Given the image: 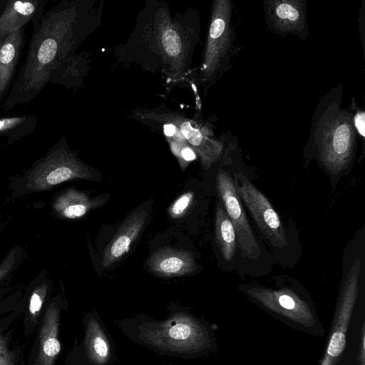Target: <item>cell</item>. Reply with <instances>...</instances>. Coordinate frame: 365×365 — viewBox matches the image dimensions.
<instances>
[{"instance_id":"obj_1","label":"cell","mask_w":365,"mask_h":365,"mask_svg":"<svg viewBox=\"0 0 365 365\" xmlns=\"http://www.w3.org/2000/svg\"><path fill=\"white\" fill-rule=\"evenodd\" d=\"M102 1L63 0L33 26L26 58L2 108L29 103L49 81L53 71L78 53L76 51L101 25Z\"/></svg>"},{"instance_id":"obj_2","label":"cell","mask_w":365,"mask_h":365,"mask_svg":"<svg viewBox=\"0 0 365 365\" xmlns=\"http://www.w3.org/2000/svg\"><path fill=\"white\" fill-rule=\"evenodd\" d=\"M200 34L196 9L172 14L166 1L149 0L138 13L126 41L115 46L114 56L118 63L160 73L168 84L186 86Z\"/></svg>"},{"instance_id":"obj_3","label":"cell","mask_w":365,"mask_h":365,"mask_svg":"<svg viewBox=\"0 0 365 365\" xmlns=\"http://www.w3.org/2000/svg\"><path fill=\"white\" fill-rule=\"evenodd\" d=\"M115 324L133 343L161 356L196 359L216 348L209 322L185 307H169L161 319L140 313L117 319Z\"/></svg>"},{"instance_id":"obj_4","label":"cell","mask_w":365,"mask_h":365,"mask_svg":"<svg viewBox=\"0 0 365 365\" xmlns=\"http://www.w3.org/2000/svg\"><path fill=\"white\" fill-rule=\"evenodd\" d=\"M343 85L333 87L319 100L314 111L305 150L333 174L348 169L354 159L358 135L353 122L356 103L342 106Z\"/></svg>"},{"instance_id":"obj_5","label":"cell","mask_w":365,"mask_h":365,"mask_svg":"<svg viewBox=\"0 0 365 365\" xmlns=\"http://www.w3.org/2000/svg\"><path fill=\"white\" fill-rule=\"evenodd\" d=\"M130 118L163 135L170 148H191L205 170L222 156L223 140L215 139L211 123L197 115L189 118L180 111L168 108L163 103L156 108H136Z\"/></svg>"},{"instance_id":"obj_6","label":"cell","mask_w":365,"mask_h":365,"mask_svg":"<svg viewBox=\"0 0 365 365\" xmlns=\"http://www.w3.org/2000/svg\"><path fill=\"white\" fill-rule=\"evenodd\" d=\"M96 175L71 150L65 135L21 174L14 176L9 185L11 197L46 191L70 180H93Z\"/></svg>"},{"instance_id":"obj_7","label":"cell","mask_w":365,"mask_h":365,"mask_svg":"<svg viewBox=\"0 0 365 365\" xmlns=\"http://www.w3.org/2000/svg\"><path fill=\"white\" fill-rule=\"evenodd\" d=\"M233 5L230 0L213 1L201 63L191 73L190 82L206 91L231 68L236 34L232 21Z\"/></svg>"},{"instance_id":"obj_8","label":"cell","mask_w":365,"mask_h":365,"mask_svg":"<svg viewBox=\"0 0 365 365\" xmlns=\"http://www.w3.org/2000/svg\"><path fill=\"white\" fill-rule=\"evenodd\" d=\"M234 179L239 197L260 232L272 246L284 248L287 244L285 230L268 198L241 172H235Z\"/></svg>"},{"instance_id":"obj_9","label":"cell","mask_w":365,"mask_h":365,"mask_svg":"<svg viewBox=\"0 0 365 365\" xmlns=\"http://www.w3.org/2000/svg\"><path fill=\"white\" fill-rule=\"evenodd\" d=\"M360 259L351 265L340 292L331 336L320 365H335L346 344V335L359 291Z\"/></svg>"},{"instance_id":"obj_10","label":"cell","mask_w":365,"mask_h":365,"mask_svg":"<svg viewBox=\"0 0 365 365\" xmlns=\"http://www.w3.org/2000/svg\"><path fill=\"white\" fill-rule=\"evenodd\" d=\"M217 188L222 203L235 228L237 242L244 257L256 259L261 255L259 243L252 232L234 180L227 171L219 169Z\"/></svg>"},{"instance_id":"obj_11","label":"cell","mask_w":365,"mask_h":365,"mask_svg":"<svg viewBox=\"0 0 365 365\" xmlns=\"http://www.w3.org/2000/svg\"><path fill=\"white\" fill-rule=\"evenodd\" d=\"M267 29L278 36L289 34L305 41L309 36L307 0H264Z\"/></svg>"},{"instance_id":"obj_12","label":"cell","mask_w":365,"mask_h":365,"mask_svg":"<svg viewBox=\"0 0 365 365\" xmlns=\"http://www.w3.org/2000/svg\"><path fill=\"white\" fill-rule=\"evenodd\" d=\"M242 290L264 307L287 319L307 324L314 314L307 302L287 288L273 289L258 286H243Z\"/></svg>"},{"instance_id":"obj_13","label":"cell","mask_w":365,"mask_h":365,"mask_svg":"<svg viewBox=\"0 0 365 365\" xmlns=\"http://www.w3.org/2000/svg\"><path fill=\"white\" fill-rule=\"evenodd\" d=\"M83 359L88 365H114L116 361L113 341L101 317L95 311L83 319Z\"/></svg>"},{"instance_id":"obj_14","label":"cell","mask_w":365,"mask_h":365,"mask_svg":"<svg viewBox=\"0 0 365 365\" xmlns=\"http://www.w3.org/2000/svg\"><path fill=\"white\" fill-rule=\"evenodd\" d=\"M148 217L146 209H138L128 216L104 250L103 267L111 266L129 251L143 230Z\"/></svg>"},{"instance_id":"obj_15","label":"cell","mask_w":365,"mask_h":365,"mask_svg":"<svg viewBox=\"0 0 365 365\" xmlns=\"http://www.w3.org/2000/svg\"><path fill=\"white\" fill-rule=\"evenodd\" d=\"M48 0H6L0 15V41L29 22L36 26L45 13Z\"/></svg>"},{"instance_id":"obj_16","label":"cell","mask_w":365,"mask_h":365,"mask_svg":"<svg viewBox=\"0 0 365 365\" xmlns=\"http://www.w3.org/2000/svg\"><path fill=\"white\" fill-rule=\"evenodd\" d=\"M148 265L155 274L164 277H181L195 271L192 254L171 247L160 249L149 258Z\"/></svg>"},{"instance_id":"obj_17","label":"cell","mask_w":365,"mask_h":365,"mask_svg":"<svg viewBox=\"0 0 365 365\" xmlns=\"http://www.w3.org/2000/svg\"><path fill=\"white\" fill-rule=\"evenodd\" d=\"M25 41L24 28L8 34L0 41V105L13 83Z\"/></svg>"},{"instance_id":"obj_18","label":"cell","mask_w":365,"mask_h":365,"mask_svg":"<svg viewBox=\"0 0 365 365\" xmlns=\"http://www.w3.org/2000/svg\"><path fill=\"white\" fill-rule=\"evenodd\" d=\"M61 306L55 299L43 316L39 337L38 365H54L61 351L58 340Z\"/></svg>"},{"instance_id":"obj_19","label":"cell","mask_w":365,"mask_h":365,"mask_svg":"<svg viewBox=\"0 0 365 365\" xmlns=\"http://www.w3.org/2000/svg\"><path fill=\"white\" fill-rule=\"evenodd\" d=\"M100 197L91 198L84 192L68 188L58 193L53 201V210L61 218L79 219L91 210L103 203Z\"/></svg>"},{"instance_id":"obj_20","label":"cell","mask_w":365,"mask_h":365,"mask_svg":"<svg viewBox=\"0 0 365 365\" xmlns=\"http://www.w3.org/2000/svg\"><path fill=\"white\" fill-rule=\"evenodd\" d=\"M90 61L88 53H79L53 71L48 83L60 84L66 90L76 91L82 86L84 78L88 74Z\"/></svg>"},{"instance_id":"obj_21","label":"cell","mask_w":365,"mask_h":365,"mask_svg":"<svg viewBox=\"0 0 365 365\" xmlns=\"http://www.w3.org/2000/svg\"><path fill=\"white\" fill-rule=\"evenodd\" d=\"M215 238L225 261H231L237 250V237L222 202L218 201L215 212Z\"/></svg>"},{"instance_id":"obj_22","label":"cell","mask_w":365,"mask_h":365,"mask_svg":"<svg viewBox=\"0 0 365 365\" xmlns=\"http://www.w3.org/2000/svg\"><path fill=\"white\" fill-rule=\"evenodd\" d=\"M38 117L34 114L0 118V138L11 145L32 133L36 128Z\"/></svg>"},{"instance_id":"obj_23","label":"cell","mask_w":365,"mask_h":365,"mask_svg":"<svg viewBox=\"0 0 365 365\" xmlns=\"http://www.w3.org/2000/svg\"><path fill=\"white\" fill-rule=\"evenodd\" d=\"M49 286L50 282L44 276L42 277V281L33 289L29 303V311L32 319H35L38 316L48 294Z\"/></svg>"},{"instance_id":"obj_24","label":"cell","mask_w":365,"mask_h":365,"mask_svg":"<svg viewBox=\"0 0 365 365\" xmlns=\"http://www.w3.org/2000/svg\"><path fill=\"white\" fill-rule=\"evenodd\" d=\"M23 255V249L19 245L9 251L0 262V284L19 267Z\"/></svg>"},{"instance_id":"obj_25","label":"cell","mask_w":365,"mask_h":365,"mask_svg":"<svg viewBox=\"0 0 365 365\" xmlns=\"http://www.w3.org/2000/svg\"><path fill=\"white\" fill-rule=\"evenodd\" d=\"M193 199V193L187 192L181 195L170 205L168 213L172 218H179L185 215L190 206Z\"/></svg>"},{"instance_id":"obj_26","label":"cell","mask_w":365,"mask_h":365,"mask_svg":"<svg viewBox=\"0 0 365 365\" xmlns=\"http://www.w3.org/2000/svg\"><path fill=\"white\" fill-rule=\"evenodd\" d=\"M353 122L358 136L361 138L363 143L365 140V112L355 104L353 113Z\"/></svg>"},{"instance_id":"obj_27","label":"cell","mask_w":365,"mask_h":365,"mask_svg":"<svg viewBox=\"0 0 365 365\" xmlns=\"http://www.w3.org/2000/svg\"><path fill=\"white\" fill-rule=\"evenodd\" d=\"M0 365H16L14 358L9 351L7 342L0 333Z\"/></svg>"},{"instance_id":"obj_28","label":"cell","mask_w":365,"mask_h":365,"mask_svg":"<svg viewBox=\"0 0 365 365\" xmlns=\"http://www.w3.org/2000/svg\"><path fill=\"white\" fill-rule=\"evenodd\" d=\"M364 1L361 3V6L359 13V31L362 45V49L364 53L365 51V5Z\"/></svg>"},{"instance_id":"obj_29","label":"cell","mask_w":365,"mask_h":365,"mask_svg":"<svg viewBox=\"0 0 365 365\" xmlns=\"http://www.w3.org/2000/svg\"><path fill=\"white\" fill-rule=\"evenodd\" d=\"M6 1H2V0H0V9L1 11H2L4 9V6L6 5Z\"/></svg>"},{"instance_id":"obj_30","label":"cell","mask_w":365,"mask_h":365,"mask_svg":"<svg viewBox=\"0 0 365 365\" xmlns=\"http://www.w3.org/2000/svg\"><path fill=\"white\" fill-rule=\"evenodd\" d=\"M78 365H81V364H78Z\"/></svg>"}]
</instances>
